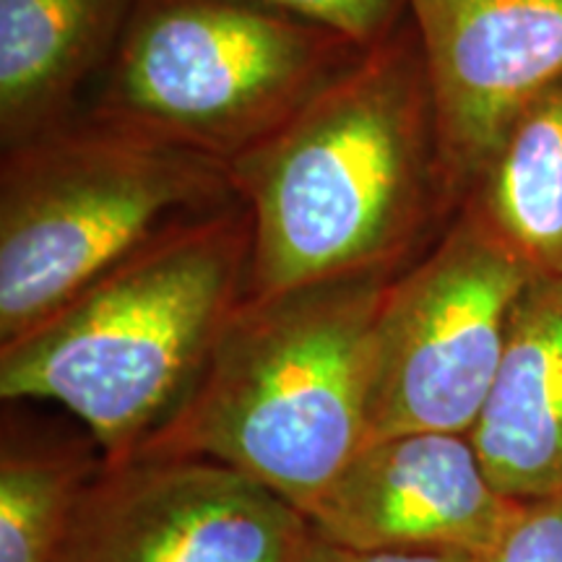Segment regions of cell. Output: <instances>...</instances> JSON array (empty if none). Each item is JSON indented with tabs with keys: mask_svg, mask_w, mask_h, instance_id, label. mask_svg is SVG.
Instances as JSON below:
<instances>
[{
	"mask_svg": "<svg viewBox=\"0 0 562 562\" xmlns=\"http://www.w3.org/2000/svg\"><path fill=\"white\" fill-rule=\"evenodd\" d=\"M469 438L503 495L537 501L562 492V279L526 284Z\"/></svg>",
	"mask_w": 562,
	"mask_h": 562,
	"instance_id": "obj_10",
	"label": "cell"
},
{
	"mask_svg": "<svg viewBox=\"0 0 562 562\" xmlns=\"http://www.w3.org/2000/svg\"><path fill=\"white\" fill-rule=\"evenodd\" d=\"M302 562H482V558L469 552H364V550H347L323 542L313 533V542L307 547Z\"/></svg>",
	"mask_w": 562,
	"mask_h": 562,
	"instance_id": "obj_16",
	"label": "cell"
},
{
	"mask_svg": "<svg viewBox=\"0 0 562 562\" xmlns=\"http://www.w3.org/2000/svg\"><path fill=\"white\" fill-rule=\"evenodd\" d=\"M362 53L252 0H136L89 117L229 165Z\"/></svg>",
	"mask_w": 562,
	"mask_h": 562,
	"instance_id": "obj_5",
	"label": "cell"
},
{
	"mask_svg": "<svg viewBox=\"0 0 562 562\" xmlns=\"http://www.w3.org/2000/svg\"><path fill=\"white\" fill-rule=\"evenodd\" d=\"M406 13L425 53L459 211L513 121L562 79V0H406Z\"/></svg>",
	"mask_w": 562,
	"mask_h": 562,
	"instance_id": "obj_8",
	"label": "cell"
},
{
	"mask_svg": "<svg viewBox=\"0 0 562 562\" xmlns=\"http://www.w3.org/2000/svg\"><path fill=\"white\" fill-rule=\"evenodd\" d=\"M104 459L74 448H16L0 459V562H60L74 513Z\"/></svg>",
	"mask_w": 562,
	"mask_h": 562,
	"instance_id": "obj_13",
	"label": "cell"
},
{
	"mask_svg": "<svg viewBox=\"0 0 562 562\" xmlns=\"http://www.w3.org/2000/svg\"><path fill=\"white\" fill-rule=\"evenodd\" d=\"M396 277L245 297L188 402L136 459L224 463L305 516L368 442L372 323Z\"/></svg>",
	"mask_w": 562,
	"mask_h": 562,
	"instance_id": "obj_3",
	"label": "cell"
},
{
	"mask_svg": "<svg viewBox=\"0 0 562 562\" xmlns=\"http://www.w3.org/2000/svg\"><path fill=\"white\" fill-rule=\"evenodd\" d=\"M252 227L240 201L180 224L0 347L3 402H55L104 463L144 451L188 402L248 294Z\"/></svg>",
	"mask_w": 562,
	"mask_h": 562,
	"instance_id": "obj_2",
	"label": "cell"
},
{
	"mask_svg": "<svg viewBox=\"0 0 562 562\" xmlns=\"http://www.w3.org/2000/svg\"><path fill=\"white\" fill-rule=\"evenodd\" d=\"M136 0H0L3 151L74 121V104L117 50Z\"/></svg>",
	"mask_w": 562,
	"mask_h": 562,
	"instance_id": "obj_11",
	"label": "cell"
},
{
	"mask_svg": "<svg viewBox=\"0 0 562 562\" xmlns=\"http://www.w3.org/2000/svg\"><path fill=\"white\" fill-rule=\"evenodd\" d=\"M521 505L490 482L469 435L402 432L364 442L305 518L347 550L484 558Z\"/></svg>",
	"mask_w": 562,
	"mask_h": 562,
	"instance_id": "obj_9",
	"label": "cell"
},
{
	"mask_svg": "<svg viewBox=\"0 0 562 562\" xmlns=\"http://www.w3.org/2000/svg\"><path fill=\"white\" fill-rule=\"evenodd\" d=\"M227 167L252 227L245 297L417 261L456 206L412 19Z\"/></svg>",
	"mask_w": 562,
	"mask_h": 562,
	"instance_id": "obj_1",
	"label": "cell"
},
{
	"mask_svg": "<svg viewBox=\"0 0 562 562\" xmlns=\"http://www.w3.org/2000/svg\"><path fill=\"white\" fill-rule=\"evenodd\" d=\"M311 542L302 510L224 463L102 461L60 562H302Z\"/></svg>",
	"mask_w": 562,
	"mask_h": 562,
	"instance_id": "obj_7",
	"label": "cell"
},
{
	"mask_svg": "<svg viewBox=\"0 0 562 562\" xmlns=\"http://www.w3.org/2000/svg\"><path fill=\"white\" fill-rule=\"evenodd\" d=\"M482 562H562V492L524 501Z\"/></svg>",
	"mask_w": 562,
	"mask_h": 562,
	"instance_id": "obj_15",
	"label": "cell"
},
{
	"mask_svg": "<svg viewBox=\"0 0 562 562\" xmlns=\"http://www.w3.org/2000/svg\"><path fill=\"white\" fill-rule=\"evenodd\" d=\"M252 3L339 32L364 50L396 32L409 16L406 0H252Z\"/></svg>",
	"mask_w": 562,
	"mask_h": 562,
	"instance_id": "obj_14",
	"label": "cell"
},
{
	"mask_svg": "<svg viewBox=\"0 0 562 562\" xmlns=\"http://www.w3.org/2000/svg\"><path fill=\"white\" fill-rule=\"evenodd\" d=\"M235 201L224 161L91 117L3 151L0 347L167 232Z\"/></svg>",
	"mask_w": 562,
	"mask_h": 562,
	"instance_id": "obj_4",
	"label": "cell"
},
{
	"mask_svg": "<svg viewBox=\"0 0 562 562\" xmlns=\"http://www.w3.org/2000/svg\"><path fill=\"white\" fill-rule=\"evenodd\" d=\"M463 203L537 277L562 279V79L513 121Z\"/></svg>",
	"mask_w": 562,
	"mask_h": 562,
	"instance_id": "obj_12",
	"label": "cell"
},
{
	"mask_svg": "<svg viewBox=\"0 0 562 562\" xmlns=\"http://www.w3.org/2000/svg\"><path fill=\"white\" fill-rule=\"evenodd\" d=\"M533 277L463 203L383 294L370 339L368 440L472 435L501 368L513 307Z\"/></svg>",
	"mask_w": 562,
	"mask_h": 562,
	"instance_id": "obj_6",
	"label": "cell"
}]
</instances>
